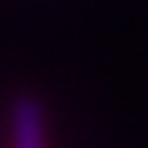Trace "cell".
Returning a JSON list of instances; mask_svg holds the SVG:
<instances>
[{
	"label": "cell",
	"instance_id": "6da1fadb",
	"mask_svg": "<svg viewBox=\"0 0 148 148\" xmlns=\"http://www.w3.org/2000/svg\"><path fill=\"white\" fill-rule=\"evenodd\" d=\"M10 148H47L44 112L31 96H21L10 109Z\"/></svg>",
	"mask_w": 148,
	"mask_h": 148
}]
</instances>
